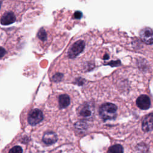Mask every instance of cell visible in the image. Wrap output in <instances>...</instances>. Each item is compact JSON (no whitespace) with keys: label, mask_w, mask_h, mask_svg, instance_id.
<instances>
[{"label":"cell","mask_w":153,"mask_h":153,"mask_svg":"<svg viewBox=\"0 0 153 153\" xmlns=\"http://www.w3.org/2000/svg\"><path fill=\"white\" fill-rule=\"evenodd\" d=\"M117 107L113 103H106L101 106L99 114L101 118L105 120L114 119L117 115Z\"/></svg>","instance_id":"obj_1"},{"label":"cell","mask_w":153,"mask_h":153,"mask_svg":"<svg viewBox=\"0 0 153 153\" xmlns=\"http://www.w3.org/2000/svg\"><path fill=\"white\" fill-rule=\"evenodd\" d=\"M43 119V114L41 110L34 109L30 111L28 115V123L32 126H35L39 123Z\"/></svg>","instance_id":"obj_2"},{"label":"cell","mask_w":153,"mask_h":153,"mask_svg":"<svg viewBox=\"0 0 153 153\" xmlns=\"http://www.w3.org/2000/svg\"><path fill=\"white\" fill-rule=\"evenodd\" d=\"M84 42L82 40H79L75 42L70 48L68 51V56L70 58L76 57L80 53H81L84 48Z\"/></svg>","instance_id":"obj_3"},{"label":"cell","mask_w":153,"mask_h":153,"mask_svg":"<svg viewBox=\"0 0 153 153\" xmlns=\"http://www.w3.org/2000/svg\"><path fill=\"white\" fill-rule=\"evenodd\" d=\"M139 36L142 41L146 44H153V30L150 27L143 28L139 33Z\"/></svg>","instance_id":"obj_4"},{"label":"cell","mask_w":153,"mask_h":153,"mask_svg":"<svg viewBox=\"0 0 153 153\" xmlns=\"http://www.w3.org/2000/svg\"><path fill=\"white\" fill-rule=\"evenodd\" d=\"M136 104L141 109H147L150 107L151 105L150 99L146 95H141L137 99Z\"/></svg>","instance_id":"obj_5"},{"label":"cell","mask_w":153,"mask_h":153,"mask_svg":"<svg viewBox=\"0 0 153 153\" xmlns=\"http://www.w3.org/2000/svg\"><path fill=\"white\" fill-rule=\"evenodd\" d=\"M142 130L145 132L153 130V113L148 114L144 118L142 121Z\"/></svg>","instance_id":"obj_6"},{"label":"cell","mask_w":153,"mask_h":153,"mask_svg":"<svg viewBox=\"0 0 153 153\" xmlns=\"http://www.w3.org/2000/svg\"><path fill=\"white\" fill-rule=\"evenodd\" d=\"M57 136L56 134L52 131H48L44 133L42 137V141L47 145H52L56 142Z\"/></svg>","instance_id":"obj_7"},{"label":"cell","mask_w":153,"mask_h":153,"mask_svg":"<svg viewBox=\"0 0 153 153\" xmlns=\"http://www.w3.org/2000/svg\"><path fill=\"white\" fill-rule=\"evenodd\" d=\"M16 20V17L14 14L11 12H8L5 13L1 19V23L4 25H8L13 23Z\"/></svg>","instance_id":"obj_8"},{"label":"cell","mask_w":153,"mask_h":153,"mask_svg":"<svg viewBox=\"0 0 153 153\" xmlns=\"http://www.w3.org/2000/svg\"><path fill=\"white\" fill-rule=\"evenodd\" d=\"M70 103V98L67 94H62L59 97V104L60 108L67 107Z\"/></svg>","instance_id":"obj_9"},{"label":"cell","mask_w":153,"mask_h":153,"mask_svg":"<svg viewBox=\"0 0 153 153\" xmlns=\"http://www.w3.org/2000/svg\"><path fill=\"white\" fill-rule=\"evenodd\" d=\"M107 153H123V148L121 145H115L109 148Z\"/></svg>","instance_id":"obj_10"},{"label":"cell","mask_w":153,"mask_h":153,"mask_svg":"<svg viewBox=\"0 0 153 153\" xmlns=\"http://www.w3.org/2000/svg\"><path fill=\"white\" fill-rule=\"evenodd\" d=\"M38 36L42 41L46 40V39H47V33L43 28H41L39 30V31L38 32Z\"/></svg>","instance_id":"obj_11"},{"label":"cell","mask_w":153,"mask_h":153,"mask_svg":"<svg viewBox=\"0 0 153 153\" xmlns=\"http://www.w3.org/2000/svg\"><path fill=\"white\" fill-rule=\"evenodd\" d=\"M91 112L90 109L88 107H85L81 110L80 114L84 117H88L91 115Z\"/></svg>","instance_id":"obj_12"},{"label":"cell","mask_w":153,"mask_h":153,"mask_svg":"<svg viewBox=\"0 0 153 153\" xmlns=\"http://www.w3.org/2000/svg\"><path fill=\"white\" fill-rule=\"evenodd\" d=\"M22 148L20 146H15L13 147L8 152V153H22Z\"/></svg>","instance_id":"obj_13"},{"label":"cell","mask_w":153,"mask_h":153,"mask_svg":"<svg viewBox=\"0 0 153 153\" xmlns=\"http://www.w3.org/2000/svg\"><path fill=\"white\" fill-rule=\"evenodd\" d=\"M62 77H63V75L62 74H56V75H54L53 76V80L54 81L57 82V81H60L62 79Z\"/></svg>","instance_id":"obj_14"},{"label":"cell","mask_w":153,"mask_h":153,"mask_svg":"<svg viewBox=\"0 0 153 153\" xmlns=\"http://www.w3.org/2000/svg\"><path fill=\"white\" fill-rule=\"evenodd\" d=\"M82 17V13L79 11H77L75 12L74 14V17L76 19H79Z\"/></svg>","instance_id":"obj_15"},{"label":"cell","mask_w":153,"mask_h":153,"mask_svg":"<svg viewBox=\"0 0 153 153\" xmlns=\"http://www.w3.org/2000/svg\"><path fill=\"white\" fill-rule=\"evenodd\" d=\"M5 54V50L3 48L0 47V58L2 57Z\"/></svg>","instance_id":"obj_16"},{"label":"cell","mask_w":153,"mask_h":153,"mask_svg":"<svg viewBox=\"0 0 153 153\" xmlns=\"http://www.w3.org/2000/svg\"><path fill=\"white\" fill-rule=\"evenodd\" d=\"M108 56L107 55V54H106L105 56V57H104V59H108Z\"/></svg>","instance_id":"obj_17"},{"label":"cell","mask_w":153,"mask_h":153,"mask_svg":"<svg viewBox=\"0 0 153 153\" xmlns=\"http://www.w3.org/2000/svg\"><path fill=\"white\" fill-rule=\"evenodd\" d=\"M0 7H1V4H0Z\"/></svg>","instance_id":"obj_18"}]
</instances>
